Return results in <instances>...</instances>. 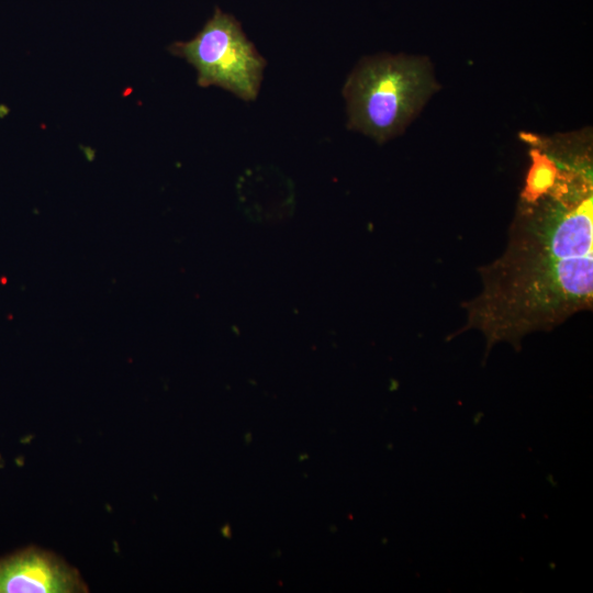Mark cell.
Returning a JSON list of instances; mask_svg holds the SVG:
<instances>
[{
  "mask_svg": "<svg viewBox=\"0 0 593 593\" xmlns=\"http://www.w3.org/2000/svg\"><path fill=\"white\" fill-rule=\"evenodd\" d=\"M169 49L197 69L199 86L221 87L244 101L257 98L266 61L240 23L220 8L193 38Z\"/></svg>",
  "mask_w": 593,
  "mask_h": 593,
  "instance_id": "cell-3",
  "label": "cell"
},
{
  "mask_svg": "<svg viewBox=\"0 0 593 593\" xmlns=\"http://www.w3.org/2000/svg\"><path fill=\"white\" fill-rule=\"evenodd\" d=\"M435 88L432 67L424 58H365L343 89L348 127L385 142L406 127Z\"/></svg>",
  "mask_w": 593,
  "mask_h": 593,
  "instance_id": "cell-2",
  "label": "cell"
},
{
  "mask_svg": "<svg viewBox=\"0 0 593 593\" xmlns=\"http://www.w3.org/2000/svg\"><path fill=\"white\" fill-rule=\"evenodd\" d=\"M82 593L80 573L58 555L29 547L0 559V593Z\"/></svg>",
  "mask_w": 593,
  "mask_h": 593,
  "instance_id": "cell-4",
  "label": "cell"
},
{
  "mask_svg": "<svg viewBox=\"0 0 593 593\" xmlns=\"http://www.w3.org/2000/svg\"><path fill=\"white\" fill-rule=\"evenodd\" d=\"M8 112V109L3 105L0 107V116H3Z\"/></svg>",
  "mask_w": 593,
  "mask_h": 593,
  "instance_id": "cell-5",
  "label": "cell"
},
{
  "mask_svg": "<svg viewBox=\"0 0 593 593\" xmlns=\"http://www.w3.org/2000/svg\"><path fill=\"white\" fill-rule=\"evenodd\" d=\"M558 155L555 183L521 199L503 255L481 270L482 290L466 304L467 325L494 344L518 345L589 310L593 299V190L588 156Z\"/></svg>",
  "mask_w": 593,
  "mask_h": 593,
  "instance_id": "cell-1",
  "label": "cell"
}]
</instances>
